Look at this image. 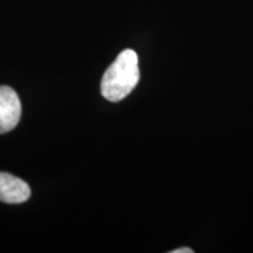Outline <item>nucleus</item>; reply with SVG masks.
<instances>
[{
  "mask_svg": "<svg viewBox=\"0 0 253 253\" xmlns=\"http://www.w3.org/2000/svg\"><path fill=\"white\" fill-rule=\"evenodd\" d=\"M138 80V56L135 50L125 49L104 73L101 93L110 102H119L131 93L137 86Z\"/></svg>",
  "mask_w": 253,
  "mask_h": 253,
  "instance_id": "f257e3e1",
  "label": "nucleus"
},
{
  "mask_svg": "<svg viewBox=\"0 0 253 253\" xmlns=\"http://www.w3.org/2000/svg\"><path fill=\"white\" fill-rule=\"evenodd\" d=\"M21 103L12 88L0 87V134L11 131L20 121Z\"/></svg>",
  "mask_w": 253,
  "mask_h": 253,
  "instance_id": "f03ea898",
  "label": "nucleus"
},
{
  "mask_svg": "<svg viewBox=\"0 0 253 253\" xmlns=\"http://www.w3.org/2000/svg\"><path fill=\"white\" fill-rule=\"evenodd\" d=\"M170 253H194V250L189 248H181V249L173 250V251H171Z\"/></svg>",
  "mask_w": 253,
  "mask_h": 253,
  "instance_id": "20e7f679",
  "label": "nucleus"
},
{
  "mask_svg": "<svg viewBox=\"0 0 253 253\" xmlns=\"http://www.w3.org/2000/svg\"><path fill=\"white\" fill-rule=\"evenodd\" d=\"M31 196V189L23 179L11 173L0 172V201L7 204H20Z\"/></svg>",
  "mask_w": 253,
  "mask_h": 253,
  "instance_id": "7ed1b4c3",
  "label": "nucleus"
}]
</instances>
